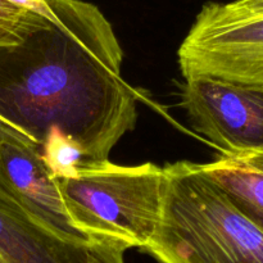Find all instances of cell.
<instances>
[{
  "mask_svg": "<svg viewBox=\"0 0 263 263\" xmlns=\"http://www.w3.org/2000/svg\"><path fill=\"white\" fill-rule=\"evenodd\" d=\"M163 174L161 220L144 251L161 263H263V230L200 164L180 161Z\"/></svg>",
  "mask_w": 263,
  "mask_h": 263,
  "instance_id": "cell-2",
  "label": "cell"
},
{
  "mask_svg": "<svg viewBox=\"0 0 263 263\" xmlns=\"http://www.w3.org/2000/svg\"><path fill=\"white\" fill-rule=\"evenodd\" d=\"M46 22V18L0 0V49L20 45L31 32Z\"/></svg>",
  "mask_w": 263,
  "mask_h": 263,
  "instance_id": "cell-9",
  "label": "cell"
},
{
  "mask_svg": "<svg viewBox=\"0 0 263 263\" xmlns=\"http://www.w3.org/2000/svg\"><path fill=\"white\" fill-rule=\"evenodd\" d=\"M200 167L263 230V151L221 156Z\"/></svg>",
  "mask_w": 263,
  "mask_h": 263,
  "instance_id": "cell-7",
  "label": "cell"
},
{
  "mask_svg": "<svg viewBox=\"0 0 263 263\" xmlns=\"http://www.w3.org/2000/svg\"><path fill=\"white\" fill-rule=\"evenodd\" d=\"M0 193L32 220L58 235L68 239H92L72 225L55 179L39 153L2 134Z\"/></svg>",
  "mask_w": 263,
  "mask_h": 263,
  "instance_id": "cell-6",
  "label": "cell"
},
{
  "mask_svg": "<svg viewBox=\"0 0 263 263\" xmlns=\"http://www.w3.org/2000/svg\"><path fill=\"white\" fill-rule=\"evenodd\" d=\"M53 18L20 45L0 49V134L40 153L62 134L89 164L109 161L136 125L139 92L122 76L109 21L84 0H53Z\"/></svg>",
  "mask_w": 263,
  "mask_h": 263,
  "instance_id": "cell-1",
  "label": "cell"
},
{
  "mask_svg": "<svg viewBox=\"0 0 263 263\" xmlns=\"http://www.w3.org/2000/svg\"><path fill=\"white\" fill-rule=\"evenodd\" d=\"M7 2L12 3L15 7L36 13V14L46 18V20L53 18V10H51L53 0H7Z\"/></svg>",
  "mask_w": 263,
  "mask_h": 263,
  "instance_id": "cell-10",
  "label": "cell"
},
{
  "mask_svg": "<svg viewBox=\"0 0 263 263\" xmlns=\"http://www.w3.org/2000/svg\"><path fill=\"white\" fill-rule=\"evenodd\" d=\"M72 225L89 238L145 249L162 215L163 168L153 163L82 167L76 177L55 179Z\"/></svg>",
  "mask_w": 263,
  "mask_h": 263,
  "instance_id": "cell-3",
  "label": "cell"
},
{
  "mask_svg": "<svg viewBox=\"0 0 263 263\" xmlns=\"http://www.w3.org/2000/svg\"><path fill=\"white\" fill-rule=\"evenodd\" d=\"M39 156L53 179L76 177L80 170L89 164L81 146L73 139L62 134L49 136Z\"/></svg>",
  "mask_w": 263,
  "mask_h": 263,
  "instance_id": "cell-8",
  "label": "cell"
},
{
  "mask_svg": "<svg viewBox=\"0 0 263 263\" xmlns=\"http://www.w3.org/2000/svg\"><path fill=\"white\" fill-rule=\"evenodd\" d=\"M186 80L208 79L263 87V13L230 12L207 3L179 49Z\"/></svg>",
  "mask_w": 263,
  "mask_h": 263,
  "instance_id": "cell-4",
  "label": "cell"
},
{
  "mask_svg": "<svg viewBox=\"0 0 263 263\" xmlns=\"http://www.w3.org/2000/svg\"><path fill=\"white\" fill-rule=\"evenodd\" d=\"M225 7L234 13L256 14V13H263V0H235V2L225 3Z\"/></svg>",
  "mask_w": 263,
  "mask_h": 263,
  "instance_id": "cell-11",
  "label": "cell"
},
{
  "mask_svg": "<svg viewBox=\"0 0 263 263\" xmlns=\"http://www.w3.org/2000/svg\"><path fill=\"white\" fill-rule=\"evenodd\" d=\"M181 104L195 130L222 156L263 151V87L186 80Z\"/></svg>",
  "mask_w": 263,
  "mask_h": 263,
  "instance_id": "cell-5",
  "label": "cell"
}]
</instances>
